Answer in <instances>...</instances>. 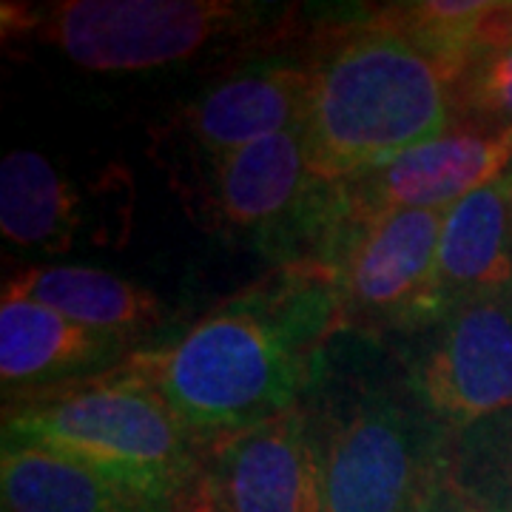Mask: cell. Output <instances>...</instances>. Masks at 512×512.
<instances>
[{
    "instance_id": "obj_20",
    "label": "cell",
    "mask_w": 512,
    "mask_h": 512,
    "mask_svg": "<svg viewBox=\"0 0 512 512\" xmlns=\"http://www.w3.org/2000/svg\"><path fill=\"white\" fill-rule=\"evenodd\" d=\"M416 512H478L470 501H464L461 495L456 493V487L447 481V476L441 478L439 484L430 490V495L424 498Z\"/></svg>"
},
{
    "instance_id": "obj_16",
    "label": "cell",
    "mask_w": 512,
    "mask_h": 512,
    "mask_svg": "<svg viewBox=\"0 0 512 512\" xmlns=\"http://www.w3.org/2000/svg\"><path fill=\"white\" fill-rule=\"evenodd\" d=\"M80 194L43 154L18 148L0 165V231L32 251L63 254L80 231Z\"/></svg>"
},
{
    "instance_id": "obj_1",
    "label": "cell",
    "mask_w": 512,
    "mask_h": 512,
    "mask_svg": "<svg viewBox=\"0 0 512 512\" xmlns=\"http://www.w3.org/2000/svg\"><path fill=\"white\" fill-rule=\"evenodd\" d=\"M333 330L339 308L330 282L291 262L117 370L148 384L211 444L299 407Z\"/></svg>"
},
{
    "instance_id": "obj_2",
    "label": "cell",
    "mask_w": 512,
    "mask_h": 512,
    "mask_svg": "<svg viewBox=\"0 0 512 512\" xmlns=\"http://www.w3.org/2000/svg\"><path fill=\"white\" fill-rule=\"evenodd\" d=\"M453 77L373 18L311 63L305 146L316 185L345 183L456 120Z\"/></svg>"
},
{
    "instance_id": "obj_6",
    "label": "cell",
    "mask_w": 512,
    "mask_h": 512,
    "mask_svg": "<svg viewBox=\"0 0 512 512\" xmlns=\"http://www.w3.org/2000/svg\"><path fill=\"white\" fill-rule=\"evenodd\" d=\"M444 211H390L319 225L302 265L336 293L339 330H419L436 268Z\"/></svg>"
},
{
    "instance_id": "obj_15",
    "label": "cell",
    "mask_w": 512,
    "mask_h": 512,
    "mask_svg": "<svg viewBox=\"0 0 512 512\" xmlns=\"http://www.w3.org/2000/svg\"><path fill=\"white\" fill-rule=\"evenodd\" d=\"M3 296L29 299L86 328L123 333L131 339L157 328L165 316L157 293L140 282L83 265L20 268L6 279Z\"/></svg>"
},
{
    "instance_id": "obj_9",
    "label": "cell",
    "mask_w": 512,
    "mask_h": 512,
    "mask_svg": "<svg viewBox=\"0 0 512 512\" xmlns=\"http://www.w3.org/2000/svg\"><path fill=\"white\" fill-rule=\"evenodd\" d=\"M191 493L208 512H325L302 407L211 441Z\"/></svg>"
},
{
    "instance_id": "obj_18",
    "label": "cell",
    "mask_w": 512,
    "mask_h": 512,
    "mask_svg": "<svg viewBox=\"0 0 512 512\" xmlns=\"http://www.w3.org/2000/svg\"><path fill=\"white\" fill-rule=\"evenodd\" d=\"M444 476L478 512H512V407L450 436Z\"/></svg>"
},
{
    "instance_id": "obj_7",
    "label": "cell",
    "mask_w": 512,
    "mask_h": 512,
    "mask_svg": "<svg viewBox=\"0 0 512 512\" xmlns=\"http://www.w3.org/2000/svg\"><path fill=\"white\" fill-rule=\"evenodd\" d=\"M512 171V131L456 117L436 137L345 183L319 185L308 217L367 220L390 211H447Z\"/></svg>"
},
{
    "instance_id": "obj_13",
    "label": "cell",
    "mask_w": 512,
    "mask_h": 512,
    "mask_svg": "<svg viewBox=\"0 0 512 512\" xmlns=\"http://www.w3.org/2000/svg\"><path fill=\"white\" fill-rule=\"evenodd\" d=\"M512 291V171L444 211L421 328Z\"/></svg>"
},
{
    "instance_id": "obj_8",
    "label": "cell",
    "mask_w": 512,
    "mask_h": 512,
    "mask_svg": "<svg viewBox=\"0 0 512 512\" xmlns=\"http://www.w3.org/2000/svg\"><path fill=\"white\" fill-rule=\"evenodd\" d=\"M404 382L450 433L512 407V291L478 299L416 330Z\"/></svg>"
},
{
    "instance_id": "obj_21",
    "label": "cell",
    "mask_w": 512,
    "mask_h": 512,
    "mask_svg": "<svg viewBox=\"0 0 512 512\" xmlns=\"http://www.w3.org/2000/svg\"><path fill=\"white\" fill-rule=\"evenodd\" d=\"M177 512H208V510H205V504H202L200 498L191 493V487H188V493L183 495V501H180V510Z\"/></svg>"
},
{
    "instance_id": "obj_12",
    "label": "cell",
    "mask_w": 512,
    "mask_h": 512,
    "mask_svg": "<svg viewBox=\"0 0 512 512\" xmlns=\"http://www.w3.org/2000/svg\"><path fill=\"white\" fill-rule=\"evenodd\" d=\"M134 339L72 322L29 299H0V382L9 390H60L114 373Z\"/></svg>"
},
{
    "instance_id": "obj_10",
    "label": "cell",
    "mask_w": 512,
    "mask_h": 512,
    "mask_svg": "<svg viewBox=\"0 0 512 512\" xmlns=\"http://www.w3.org/2000/svg\"><path fill=\"white\" fill-rule=\"evenodd\" d=\"M311 100V66L265 60L225 77L180 111L174 128L205 163L305 126Z\"/></svg>"
},
{
    "instance_id": "obj_17",
    "label": "cell",
    "mask_w": 512,
    "mask_h": 512,
    "mask_svg": "<svg viewBox=\"0 0 512 512\" xmlns=\"http://www.w3.org/2000/svg\"><path fill=\"white\" fill-rule=\"evenodd\" d=\"M490 9L493 3L487 0H416L382 6L370 18L407 37L458 83L461 72L476 55Z\"/></svg>"
},
{
    "instance_id": "obj_5",
    "label": "cell",
    "mask_w": 512,
    "mask_h": 512,
    "mask_svg": "<svg viewBox=\"0 0 512 512\" xmlns=\"http://www.w3.org/2000/svg\"><path fill=\"white\" fill-rule=\"evenodd\" d=\"M265 6L237 0H60L3 3V32L55 49L89 72H151L239 43Z\"/></svg>"
},
{
    "instance_id": "obj_19",
    "label": "cell",
    "mask_w": 512,
    "mask_h": 512,
    "mask_svg": "<svg viewBox=\"0 0 512 512\" xmlns=\"http://www.w3.org/2000/svg\"><path fill=\"white\" fill-rule=\"evenodd\" d=\"M456 117L512 131V37L481 49L458 77Z\"/></svg>"
},
{
    "instance_id": "obj_14",
    "label": "cell",
    "mask_w": 512,
    "mask_h": 512,
    "mask_svg": "<svg viewBox=\"0 0 512 512\" xmlns=\"http://www.w3.org/2000/svg\"><path fill=\"white\" fill-rule=\"evenodd\" d=\"M0 495L3 512H177L183 501L18 441H3Z\"/></svg>"
},
{
    "instance_id": "obj_4",
    "label": "cell",
    "mask_w": 512,
    "mask_h": 512,
    "mask_svg": "<svg viewBox=\"0 0 512 512\" xmlns=\"http://www.w3.org/2000/svg\"><path fill=\"white\" fill-rule=\"evenodd\" d=\"M3 441L171 495L188 493L208 450L148 384L123 370L23 399L3 416Z\"/></svg>"
},
{
    "instance_id": "obj_3",
    "label": "cell",
    "mask_w": 512,
    "mask_h": 512,
    "mask_svg": "<svg viewBox=\"0 0 512 512\" xmlns=\"http://www.w3.org/2000/svg\"><path fill=\"white\" fill-rule=\"evenodd\" d=\"M305 399L325 512H416L444 478L453 433L421 407L404 373L328 379L319 365Z\"/></svg>"
},
{
    "instance_id": "obj_11",
    "label": "cell",
    "mask_w": 512,
    "mask_h": 512,
    "mask_svg": "<svg viewBox=\"0 0 512 512\" xmlns=\"http://www.w3.org/2000/svg\"><path fill=\"white\" fill-rule=\"evenodd\" d=\"M305 128L279 131L208 165L205 211L220 228L271 234L285 231L316 194Z\"/></svg>"
}]
</instances>
